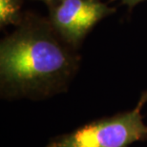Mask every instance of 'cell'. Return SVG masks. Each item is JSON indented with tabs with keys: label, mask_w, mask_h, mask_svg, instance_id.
Segmentation results:
<instances>
[{
	"label": "cell",
	"mask_w": 147,
	"mask_h": 147,
	"mask_svg": "<svg viewBox=\"0 0 147 147\" xmlns=\"http://www.w3.org/2000/svg\"><path fill=\"white\" fill-rule=\"evenodd\" d=\"M53 26H21L0 44L1 86L14 95L49 94L71 78L78 59ZM68 44V43H67Z\"/></svg>",
	"instance_id": "6da1fadb"
},
{
	"label": "cell",
	"mask_w": 147,
	"mask_h": 147,
	"mask_svg": "<svg viewBox=\"0 0 147 147\" xmlns=\"http://www.w3.org/2000/svg\"><path fill=\"white\" fill-rule=\"evenodd\" d=\"M146 102L147 91L133 110L88 123L55 139L47 147H129L147 140V125L142 115Z\"/></svg>",
	"instance_id": "7a4b0ae2"
},
{
	"label": "cell",
	"mask_w": 147,
	"mask_h": 147,
	"mask_svg": "<svg viewBox=\"0 0 147 147\" xmlns=\"http://www.w3.org/2000/svg\"><path fill=\"white\" fill-rule=\"evenodd\" d=\"M115 13L99 0H59L52 7L51 25L69 45H78L98 21Z\"/></svg>",
	"instance_id": "3957f363"
},
{
	"label": "cell",
	"mask_w": 147,
	"mask_h": 147,
	"mask_svg": "<svg viewBox=\"0 0 147 147\" xmlns=\"http://www.w3.org/2000/svg\"><path fill=\"white\" fill-rule=\"evenodd\" d=\"M22 0H0V25L1 27L18 24Z\"/></svg>",
	"instance_id": "277c9868"
},
{
	"label": "cell",
	"mask_w": 147,
	"mask_h": 147,
	"mask_svg": "<svg viewBox=\"0 0 147 147\" xmlns=\"http://www.w3.org/2000/svg\"><path fill=\"white\" fill-rule=\"evenodd\" d=\"M120 1H121L122 4L127 5L128 7H131L132 8V7H134V6L138 5L140 2L145 1V0H120Z\"/></svg>",
	"instance_id": "5b68a950"
},
{
	"label": "cell",
	"mask_w": 147,
	"mask_h": 147,
	"mask_svg": "<svg viewBox=\"0 0 147 147\" xmlns=\"http://www.w3.org/2000/svg\"><path fill=\"white\" fill-rule=\"evenodd\" d=\"M41 1H43V2H45V3H47L48 5H50V6H55L57 3L59 1V0H41Z\"/></svg>",
	"instance_id": "8992f818"
}]
</instances>
